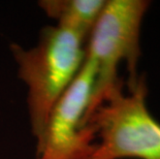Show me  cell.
Masks as SVG:
<instances>
[{
	"label": "cell",
	"instance_id": "obj_2",
	"mask_svg": "<svg viewBox=\"0 0 160 159\" xmlns=\"http://www.w3.org/2000/svg\"><path fill=\"white\" fill-rule=\"evenodd\" d=\"M146 97L144 79L128 86L127 93L121 83L84 120L96 137L90 159H160V123Z\"/></svg>",
	"mask_w": 160,
	"mask_h": 159
},
{
	"label": "cell",
	"instance_id": "obj_4",
	"mask_svg": "<svg viewBox=\"0 0 160 159\" xmlns=\"http://www.w3.org/2000/svg\"><path fill=\"white\" fill-rule=\"evenodd\" d=\"M96 66L85 56L84 63L48 121L42 141L36 147L38 159H90L95 149L94 130L82 122L89 107Z\"/></svg>",
	"mask_w": 160,
	"mask_h": 159
},
{
	"label": "cell",
	"instance_id": "obj_3",
	"mask_svg": "<svg viewBox=\"0 0 160 159\" xmlns=\"http://www.w3.org/2000/svg\"><path fill=\"white\" fill-rule=\"evenodd\" d=\"M149 4V1L145 0L105 1L85 49L86 57L96 66V77L84 120L122 83L118 77V67L122 62L127 66L128 86H133L138 82L139 35Z\"/></svg>",
	"mask_w": 160,
	"mask_h": 159
},
{
	"label": "cell",
	"instance_id": "obj_1",
	"mask_svg": "<svg viewBox=\"0 0 160 159\" xmlns=\"http://www.w3.org/2000/svg\"><path fill=\"white\" fill-rule=\"evenodd\" d=\"M85 38L60 26L46 27L38 42L24 50L12 45L19 76L28 89V110L36 147L42 143L50 115L84 63Z\"/></svg>",
	"mask_w": 160,
	"mask_h": 159
},
{
	"label": "cell",
	"instance_id": "obj_5",
	"mask_svg": "<svg viewBox=\"0 0 160 159\" xmlns=\"http://www.w3.org/2000/svg\"><path fill=\"white\" fill-rule=\"evenodd\" d=\"M105 1L103 0H42L39 6L57 26L72 30L85 39L96 24Z\"/></svg>",
	"mask_w": 160,
	"mask_h": 159
}]
</instances>
